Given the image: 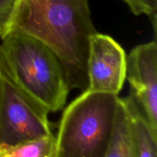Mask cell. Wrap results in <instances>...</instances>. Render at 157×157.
<instances>
[{
	"label": "cell",
	"instance_id": "obj_1",
	"mask_svg": "<svg viewBox=\"0 0 157 157\" xmlns=\"http://www.w3.org/2000/svg\"><path fill=\"white\" fill-rule=\"evenodd\" d=\"M12 29L52 49L61 62L70 90H87L89 38L96 32L88 0H18Z\"/></svg>",
	"mask_w": 157,
	"mask_h": 157
},
{
	"label": "cell",
	"instance_id": "obj_2",
	"mask_svg": "<svg viewBox=\"0 0 157 157\" xmlns=\"http://www.w3.org/2000/svg\"><path fill=\"white\" fill-rule=\"evenodd\" d=\"M1 39V55L18 85L48 112L61 110L70 88L56 54L43 41L18 29H11Z\"/></svg>",
	"mask_w": 157,
	"mask_h": 157
},
{
	"label": "cell",
	"instance_id": "obj_3",
	"mask_svg": "<svg viewBox=\"0 0 157 157\" xmlns=\"http://www.w3.org/2000/svg\"><path fill=\"white\" fill-rule=\"evenodd\" d=\"M118 95L84 90L64 110L55 157H104L110 144Z\"/></svg>",
	"mask_w": 157,
	"mask_h": 157
},
{
	"label": "cell",
	"instance_id": "obj_4",
	"mask_svg": "<svg viewBox=\"0 0 157 157\" xmlns=\"http://www.w3.org/2000/svg\"><path fill=\"white\" fill-rule=\"evenodd\" d=\"M48 113L15 81L0 52V150L52 133Z\"/></svg>",
	"mask_w": 157,
	"mask_h": 157
},
{
	"label": "cell",
	"instance_id": "obj_5",
	"mask_svg": "<svg viewBox=\"0 0 157 157\" xmlns=\"http://www.w3.org/2000/svg\"><path fill=\"white\" fill-rule=\"evenodd\" d=\"M127 73V55L110 36L95 32L89 38L87 90L118 95Z\"/></svg>",
	"mask_w": 157,
	"mask_h": 157
},
{
	"label": "cell",
	"instance_id": "obj_6",
	"mask_svg": "<svg viewBox=\"0 0 157 157\" xmlns=\"http://www.w3.org/2000/svg\"><path fill=\"white\" fill-rule=\"evenodd\" d=\"M126 78L131 96L157 134V44L156 41L136 46L127 56Z\"/></svg>",
	"mask_w": 157,
	"mask_h": 157
},
{
	"label": "cell",
	"instance_id": "obj_7",
	"mask_svg": "<svg viewBox=\"0 0 157 157\" xmlns=\"http://www.w3.org/2000/svg\"><path fill=\"white\" fill-rule=\"evenodd\" d=\"M136 157H157V134L153 131L133 97L124 98Z\"/></svg>",
	"mask_w": 157,
	"mask_h": 157
},
{
	"label": "cell",
	"instance_id": "obj_8",
	"mask_svg": "<svg viewBox=\"0 0 157 157\" xmlns=\"http://www.w3.org/2000/svg\"><path fill=\"white\" fill-rule=\"evenodd\" d=\"M104 157H136L130 116L124 98H118L113 133Z\"/></svg>",
	"mask_w": 157,
	"mask_h": 157
},
{
	"label": "cell",
	"instance_id": "obj_9",
	"mask_svg": "<svg viewBox=\"0 0 157 157\" xmlns=\"http://www.w3.org/2000/svg\"><path fill=\"white\" fill-rule=\"evenodd\" d=\"M56 137L48 136L0 150V157H55Z\"/></svg>",
	"mask_w": 157,
	"mask_h": 157
},
{
	"label": "cell",
	"instance_id": "obj_10",
	"mask_svg": "<svg viewBox=\"0 0 157 157\" xmlns=\"http://www.w3.org/2000/svg\"><path fill=\"white\" fill-rule=\"evenodd\" d=\"M136 15H146L150 18L153 30L156 31L157 0H121Z\"/></svg>",
	"mask_w": 157,
	"mask_h": 157
},
{
	"label": "cell",
	"instance_id": "obj_11",
	"mask_svg": "<svg viewBox=\"0 0 157 157\" xmlns=\"http://www.w3.org/2000/svg\"><path fill=\"white\" fill-rule=\"evenodd\" d=\"M18 0H0V38L13 27Z\"/></svg>",
	"mask_w": 157,
	"mask_h": 157
}]
</instances>
